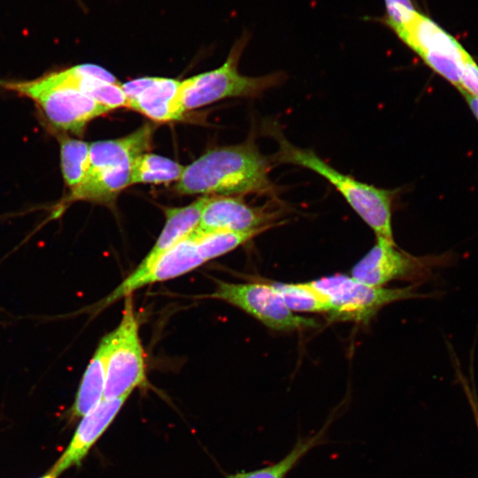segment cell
Wrapping results in <instances>:
<instances>
[{"mask_svg":"<svg viewBox=\"0 0 478 478\" xmlns=\"http://www.w3.org/2000/svg\"><path fill=\"white\" fill-rule=\"evenodd\" d=\"M271 162L252 140L215 148L186 166L174 188L184 195L271 193L274 190L269 178Z\"/></svg>","mask_w":478,"mask_h":478,"instance_id":"cell-1","label":"cell"},{"mask_svg":"<svg viewBox=\"0 0 478 478\" xmlns=\"http://www.w3.org/2000/svg\"><path fill=\"white\" fill-rule=\"evenodd\" d=\"M268 131L278 143L273 162L301 166L320 174L343 196L376 237L394 242L391 215L396 189L377 188L339 172L312 150L292 144L275 125Z\"/></svg>","mask_w":478,"mask_h":478,"instance_id":"cell-2","label":"cell"},{"mask_svg":"<svg viewBox=\"0 0 478 478\" xmlns=\"http://www.w3.org/2000/svg\"><path fill=\"white\" fill-rule=\"evenodd\" d=\"M247 41L245 35L239 39L220 67L181 81L176 105L183 117L189 111L223 98L256 96L282 81L281 73L251 77L238 72V61Z\"/></svg>","mask_w":478,"mask_h":478,"instance_id":"cell-3","label":"cell"},{"mask_svg":"<svg viewBox=\"0 0 478 478\" xmlns=\"http://www.w3.org/2000/svg\"><path fill=\"white\" fill-rule=\"evenodd\" d=\"M309 283L329 303L331 321L367 322L383 306L410 298L439 297L445 292L414 291L415 285L400 289L373 287L351 276L336 274Z\"/></svg>","mask_w":478,"mask_h":478,"instance_id":"cell-4","label":"cell"},{"mask_svg":"<svg viewBox=\"0 0 478 478\" xmlns=\"http://www.w3.org/2000/svg\"><path fill=\"white\" fill-rule=\"evenodd\" d=\"M10 90L34 100L57 128L76 135L93 119L112 110L59 80L55 73L35 81H4Z\"/></svg>","mask_w":478,"mask_h":478,"instance_id":"cell-5","label":"cell"},{"mask_svg":"<svg viewBox=\"0 0 478 478\" xmlns=\"http://www.w3.org/2000/svg\"><path fill=\"white\" fill-rule=\"evenodd\" d=\"M458 261L455 251L415 257L399 251L395 242L376 237L374 245L352 267L351 276L373 287H382L396 279H409L419 284L432 275L434 268L455 266Z\"/></svg>","mask_w":478,"mask_h":478,"instance_id":"cell-6","label":"cell"},{"mask_svg":"<svg viewBox=\"0 0 478 478\" xmlns=\"http://www.w3.org/2000/svg\"><path fill=\"white\" fill-rule=\"evenodd\" d=\"M124 300L120 322L113 330L104 399L128 397L134 389L144 387L148 382L145 353L132 295Z\"/></svg>","mask_w":478,"mask_h":478,"instance_id":"cell-7","label":"cell"},{"mask_svg":"<svg viewBox=\"0 0 478 478\" xmlns=\"http://www.w3.org/2000/svg\"><path fill=\"white\" fill-rule=\"evenodd\" d=\"M204 297L225 301L273 330L293 331L317 326L313 319L291 312L268 281L236 283L216 280L214 290Z\"/></svg>","mask_w":478,"mask_h":478,"instance_id":"cell-8","label":"cell"},{"mask_svg":"<svg viewBox=\"0 0 478 478\" xmlns=\"http://www.w3.org/2000/svg\"><path fill=\"white\" fill-rule=\"evenodd\" d=\"M393 33L434 72L459 89L461 68L471 56L453 36L419 12Z\"/></svg>","mask_w":478,"mask_h":478,"instance_id":"cell-9","label":"cell"},{"mask_svg":"<svg viewBox=\"0 0 478 478\" xmlns=\"http://www.w3.org/2000/svg\"><path fill=\"white\" fill-rule=\"evenodd\" d=\"M281 211L267 205L251 206L240 196H207L197 229L204 232H247L277 226Z\"/></svg>","mask_w":478,"mask_h":478,"instance_id":"cell-10","label":"cell"},{"mask_svg":"<svg viewBox=\"0 0 478 478\" xmlns=\"http://www.w3.org/2000/svg\"><path fill=\"white\" fill-rule=\"evenodd\" d=\"M190 234L164 252L143 273L130 274L113 291L95 305L93 309L96 312L146 285L174 279L203 265L205 261Z\"/></svg>","mask_w":478,"mask_h":478,"instance_id":"cell-11","label":"cell"},{"mask_svg":"<svg viewBox=\"0 0 478 478\" xmlns=\"http://www.w3.org/2000/svg\"><path fill=\"white\" fill-rule=\"evenodd\" d=\"M180 83L172 78L145 76L120 83V87L127 108L153 121L168 122L183 119L176 105Z\"/></svg>","mask_w":478,"mask_h":478,"instance_id":"cell-12","label":"cell"},{"mask_svg":"<svg viewBox=\"0 0 478 478\" xmlns=\"http://www.w3.org/2000/svg\"><path fill=\"white\" fill-rule=\"evenodd\" d=\"M127 397L102 399L82 417L66 451L50 471L58 476L67 468L80 465L90 448L108 428L127 400Z\"/></svg>","mask_w":478,"mask_h":478,"instance_id":"cell-13","label":"cell"},{"mask_svg":"<svg viewBox=\"0 0 478 478\" xmlns=\"http://www.w3.org/2000/svg\"><path fill=\"white\" fill-rule=\"evenodd\" d=\"M154 130L153 125L146 123L126 136L89 143L88 173L132 168L135 158L149 151Z\"/></svg>","mask_w":478,"mask_h":478,"instance_id":"cell-14","label":"cell"},{"mask_svg":"<svg viewBox=\"0 0 478 478\" xmlns=\"http://www.w3.org/2000/svg\"><path fill=\"white\" fill-rule=\"evenodd\" d=\"M206 198L207 196H203L188 205L164 210L166 216L164 227L152 248L131 273L132 274H139L145 271L164 252L197 227Z\"/></svg>","mask_w":478,"mask_h":478,"instance_id":"cell-15","label":"cell"},{"mask_svg":"<svg viewBox=\"0 0 478 478\" xmlns=\"http://www.w3.org/2000/svg\"><path fill=\"white\" fill-rule=\"evenodd\" d=\"M113 330L100 341L80 383L72 413L83 417L104 398L107 365L112 345Z\"/></svg>","mask_w":478,"mask_h":478,"instance_id":"cell-16","label":"cell"},{"mask_svg":"<svg viewBox=\"0 0 478 478\" xmlns=\"http://www.w3.org/2000/svg\"><path fill=\"white\" fill-rule=\"evenodd\" d=\"M185 166L150 152L137 157L131 170V185L135 183H168L178 181Z\"/></svg>","mask_w":478,"mask_h":478,"instance_id":"cell-17","label":"cell"},{"mask_svg":"<svg viewBox=\"0 0 478 478\" xmlns=\"http://www.w3.org/2000/svg\"><path fill=\"white\" fill-rule=\"evenodd\" d=\"M328 426V423L313 436L300 438L291 451L280 461L260 469L233 474L227 478H286L288 474L312 449L324 441Z\"/></svg>","mask_w":478,"mask_h":478,"instance_id":"cell-18","label":"cell"},{"mask_svg":"<svg viewBox=\"0 0 478 478\" xmlns=\"http://www.w3.org/2000/svg\"><path fill=\"white\" fill-rule=\"evenodd\" d=\"M264 231L266 230L204 232L196 228L190 235L201 256L207 262L236 249Z\"/></svg>","mask_w":478,"mask_h":478,"instance_id":"cell-19","label":"cell"},{"mask_svg":"<svg viewBox=\"0 0 478 478\" xmlns=\"http://www.w3.org/2000/svg\"><path fill=\"white\" fill-rule=\"evenodd\" d=\"M291 312H327L330 311L328 300L310 283H282L268 281Z\"/></svg>","mask_w":478,"mask_h":478,"instance_id":"cell-20","label":"cell"},{"mask_svg":"<svg viewBox=\"0 0 478 478\" xmlns=\"http://www.w3.org/2000/svg\"><path fill=\"white\" fill-rule=\"evenodd\" d=\"M63 176L71 190L85 179L89 169V143L67 136L60 139Z\"/></svg>","mask_w":478,"mask_h":478,"instance_id":"cell-21","label":"cell"},{"mask_svg":"<svg viewBox=\"0 0 478 478\" xmlns=\"http://www.w3.org/2000/svg\"><path fill=\"white\" fill-rule=\"evenodd\" d=\"M450 358L451 361L452 367L455 371L456 380L462 386L463 391L468 400L470 408L474 418V422L478 431V395L475 387L474 382V357L473 354L470 355V380L464 374L462 368L460 366V362L458 358V355L454 349H450L449 351Z\"/></svg>","mask_w":478,"mask_h":478,"instance_id":"cell-22","label":"cell"},{"mask_svg":"<svg viewBox=\"0 0 478 478\" xmlns=\"http://www.w3.org/2000/svg\"><path fill=\"white\" fill-rule=\"evenodd\" d=\"M384 7L381 21L392 32L410 22L417 12L411 0H384Z\"/></svg>","mask_w":478,"mask_h":478,"instance_id":"cell-23","label":"cell"},{"mask_svg":"<svg viewBox=\"0 0 478 478\" xmlns=\"http://www.w3.org/2000/svg\"><path fill=\"white\" fill-rule=\"evenodd\" d=\"M459 91L478 96V65L470 58L466 60L460 73Z\"/></svg>","mask_w":478,"mask_h":478,"instance_id":"cell-24","label":"cell"},{"mask_svg":"<svg viewBox=\"0 0 478 478\" xmlns=\"http://www.w3.org/2000/svg\"><path fill=\"white\" fill-rule=\"evenodd\" d=\"M468 103L472 112L478 120V96H473L464 91H459Z\"/></svg>","mask_w":478,"mask_h":478,"instance_id":"cell-25","label":"cell"},{"mask_svg":"<svg viewBox=\"0 0 478 478\" xmlns=\"http://www.w3.org/2000/svg\"><path fill=\"white\" fill-rule=\"evenodd\" d=\"M58 475L53 473L52 471L49 472L47 474H45L44 476L41 477V478H57Z\"/></svg>","mask_w":478,"mask_h":478,"instance_id":"cell-26","label":"cell"}]
</instances>
